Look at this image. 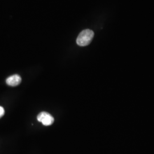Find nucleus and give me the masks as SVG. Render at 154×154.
Segmentation results:
<instances>
[{"instance_id":"1","label":"nucleus","mask_w":154,"mask_h":154,"mask_svg":"<svg viewBox=\"0 0 154 154\" xmlns=\"http://www.w3.org/2000/svg\"><path fill=\"white\" fill-rule=\"evenodd\" d=\"M94 33L89 29L83 30L79 33L77 39V44L80 46H85L90 44L93 38Z\"/></svg>"},{"instance_id":"2","label":"nucleus","mask_w":154,"mask_h":154,"mask_svg":"<svg viewBox=\"0 0 154 154\" xmlns=\"http://www.w3.org/2000/svg\"><path fill=\"white\" fill-rule=\"evenodd\" d=\"M37 120L44 126H50L54 121V118L48 112H41L37 116Z\"/></svg>"},{"instance_id":"3","label":"nucleus","mask_w":154,"mask_h":154,"mask_svg":"<svg viewBox=\"0 0 154 154\" xmlns=\"http://www.w3.org/2000/svg\"><path fill=\"white\" fill-rule=\"evenodd\" d=\"M6 82L9 86H17L21 82V78L18 74L13 75L6 79Z\"/></svg>"},{"instance_id":"4","label":"nucleus","mask_w":154,"mask_h":154,"mask_svg":"<svg viewBox=\"0 0 154 154\" xmlns=\"http://www.w3.org/2000/svg\"><path fill=\"white\" fill-rule=\"evenodd\" d=\"M4 114H5V110H4V109L2 107L0 106V118H1L2 116H4Z\"/></svg>"}]
</instances>
